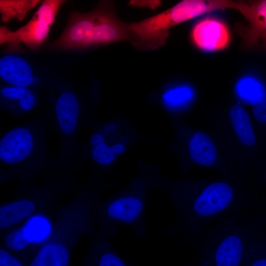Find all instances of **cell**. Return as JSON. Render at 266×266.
<instances>
[{
    "label": "cell",
    "mask_w": 266,
    "mask_h": 266,
    "mask_svg": "<svg viewBox=\"0 0 266 266\" xmlns=\"http://www.w3.org/2000/svg\"><path fill=\"white\" fill-rule=\"evenodd\" d=\"M55 131L47 113L35 117L0 133L1 181L17 178L20 185L33 184L38 176L60 172L58 157L52 155L47 145Z\"/></svg>",
    "instance_id": "cell-1"
},
{
    "label": "cell",
    "mask_w": 266,
    "mask_h": 266,
    "mask_svg": "<svg viewBox=\"0 0 266 266\" xmlns=\"http://www.w3.org/2000/svg\"><path fill=\"white\" fill-rule=\"evenodd\" d=\"M194 193L172 198L176 215L174 229L188 241H193L207 223L243 215L246 209L258 205L225 182L209 184Z\"/></svg>",
    "instance_id": "cell-2"
},
{
    "label": "cell",
    "mask_w": 266,
    "mask_h": 266,
    "mask_svg": "<svg viewBox=\"0 0 266 266\" xmlns=\"http://www.w3.org/2000/svg\"><path fill=\"white\" fill-rule=\"evenodd\" d=\"M97 196L82 188L59 211L50 232L39 245L28 266H68L73 248L81 238L92 232L95 222Z\"/></svg>",
    "instance_id": "cell-3"
},
{
    "label": "cell",
    "mask_w": 266,
    "mask_h": 266,
    "mask_svg": "<svg viewBox=\"0 0 266 266\" xmlns=\"http://www.w3.org/2000/svg\"><path fill=\"white\" fill-rule=\"evenodd\" d=\"M257 218L233 216L204 228L195 238L199 266H243Z\"/></svg>",
    "instance_id": "cell-4"
},
{
    "label": "cell",
    "mask_w": 266,
    "mask_h": 266,
    "mask_svg": "<svg viewBox=\"0 0 266 266\" xmlns=\"http://www.w3.org/2000/svg\"><path fill=\"white\" fill-rule=\"evenodd\" d=\"M131 39L128 25L118 19L110 2L104 1L89 13H72L64 31L52 46L73 50Z\"/></svg>",
    "instance_id": "cell-5"
},
{
    "label": "cell",
    "mask_w": 266,
    "mask_h": 266,
    "mask_svg": "<svg viewBox=\"0 0 266 266\" xmlns=\"http://www.w3.org/2000/svg\"><path fill=\"white\" fill-rule=\"evenodd\" d=\"M239 1L229 0H184L151 17L128 25L133 46L139 50L156 49L164 45L170 28L213 11L237 9Z\"/></svg>",
    "instance_id": "cell-6"
},
{
    "label": "cell",
    "mask_w": 266,
    "mask_h": 266,
    "mask_svg": "<svg viewBox=\"0 0 266 266\" xmlns=\"http://www.w3.org/2000/svg\"><path fill=\"white\" fill-rule=\"evenodd\" d=\"M144 198L141 196L123 195L97 203L94 211L100 233L106 236L116 233L118 226L130 225L138 236H143L148 228L145 223Z\"/></svg>",
    "instance_id": "cell-7"
},
{
    "label": "cell",
    "mask_w": 266,
    "mask_h": 266,
    "mask_svg": "<svg viewBox=\"0 0 266 266\" xmlns=\"http://www.w3.org/2000/svg\"><path fill=\"white\" fill-rule=\"evenodd\" d=\"M21 197L0 207V228L7 229L32 216L38 204L50 201L64 193V187L58 178L48 180L40 186L21 185Z\"/></svg>",
    "instance_id": "cell-8"
},
{
    "label": "cell",
    "mask_w": 266,
    "mask_h": 266,
    "mask_svg": "<svg viewBox=\"0 0 266 266\" xmlns=\"http://www.w3.org/2000/svg\"><path fill=\"white\" fill-rule=\"evenodd\" d=\"M65 2L63 0H45L25 26L15 31L0 27V44L23 43L33 51L38 49L45 40L57 13Z\"/></svg>",
    "instance_id": "cell-9"
},
{
    "label": "cell",
    "mask_w": 266,
    "mask_h": 266,
    "mask_svg": "<svg viewBox=\"0 0 266 266\" xmlns=\"http://www.w3.org/2000/svg\"><path fill=\"white\" fill-rule=\"evenodd\" d=\"M238 11L246 19V24L237 28L245 42L266 49V0L242 2Z\"/></svg>",
    "instance_id": "cell-10"
},
{
    "label": "cell",
    "mask_w": 266,
    "mask_h": 266,
    "mask_svg": "<svg viewBox=\"0 0 266 266\" xmlns=\"http://www.w3.org/2000/svg\"><path fill=\"white\" fill-rule=\"evenodd\" d=\"M192 34L193 40L198 47L209 51L224 48L229 38L225 25L211 19L198 23L193 28Z\"/></svg>",
    "instance_id": "cell-11"
},
{
    "label": "cell",
    "mask_w": 266,
    "mask_h": 266,
    "mask_svg": "<svg viewBox=\"0 0 266 266\" xmlns=\"http://www.w3.org/2000/svg\"><path fill=\"white\" fill-rule=\"evenodd\" d=\"M1 108L16 117L31 112L38 103L34 90L28 88L7 86L0 89Z\"/></svg>",
    "instance_id": "cell-12"
},
{
    "label": "cell",
    "mask_w": 266,
    "mask_h": 266,
    "mask_svg": "<svg viewBox=\"0 0 266 266\" xmlns=\"http://www.w3.org/2000/svg\"><path fill=\"white\" fill-rule=\"evenodd\" d=\"M0 76L10 86L29 88L36 85L30 65L22 58L5 55L0 60Z\"/></svg>",
    "instance_id": "cell-13"
},
{
    "label": "cell",
    "mask_w": 266,
    "mask_h": 266,
    "mask_svg": "<svg viewBox=\"0 0 266 266\" xmlns=\"http://www.w3.org/2000/svg\"><path fill=\"white\" fill-rule=\"evenodd\" d=\"M81 266H133L112 247L105 235L96 236Z\"/></svg>",
    "instance_id": "cell-14"
},
{
    "label": "cell",
    "mask_w": 266,
    "mask_h": 266,
    "mask_svg": "<svg viewBox=\"0 0 266 266\" xmlns=\"http://www.w3.org/2000/svg\"><path fill=\"white\" fill-rule=\"evenodd\" d=\"M189 151L191 157L198 164L212 166L216 156L215 146L210 138L204 133L198 131L189 139Z\"/></svg>",
    "instance_id": "cell-15"
},
{
    "label": "cell",
    "mask_w": 266,
    "mask_h": 266,
    "mask_svg": "<svg viewBox=\"0 0 266 266\" xmlns=\"http://www.w3.org/2000/svg\"><path fill=\"white\" fill-rule=\"evenodd\" d=\"M33 241L28 231V225H23L7 233L4 239V248L28 264L30 260V245Z\"/></svg>",
    "instance_id": "cell-16"
},
{
    "label": "cell",
    "mask_w": 266,
    "mask_h": 266,
    "mask_svg": "<svg viewBox=\"0 0 266 266\" xmlns=\"http://www.w3.org/2000/svg\"><path fill=\"white\" fill-rule=\"evenodd\" d=\"M243 266H266V230L258 219Z\"/></svg>",
    "instance_id": "cell-17"
},
{
    "label": "cell",
    "mask_w": 266,
    "mask_h": 266,
    "mask_svg": "<svg viewBox=\"0 0 266 266\" xmlns=\"http://www.w3.org/2000/svg\"><path fill=\"white\" fill-rule=\"evenodd\" d=\"M230 118L241 142L247 146L254 144L256 136L247 112L240 105L234 104L230 109Z\"/></svg>",
    "instance_id": "cell-18"
},
{
    "label": "cell",
    "mask_w": 266,
    "mask_h": 266,
    "mask_svg": "<svg viewBox=\"0 0 266 266\" xmlns=\"http://www.w3.org/2000/svg\"><path fill=\"white\" fill-rule=\"evenodd\" d=\"M39 1V0H0L1 21L6 23L12 19L23 20L28 11Z\"/></svg>",
    "instance_id": "cell-19"
},
{
    "label": "cell",
    "mask_w": 266,
    "mask_h": 266,
    "mask_svg": "<svg viewBox=\"0 0 266 266\" xmlns=\"http://www.w3.org/2000/svg\"><path fill=\"white\" fill-rule=\"evenodd\" d=\"M237 89L239 95L252 105L266 95L264 86L259 81L251 77H246L239 81Z\"/></svg>",
    "instance_id": "cell-20"
},
{
    "label": "cell",
    "mask_w": 266,
    "mask_h": 266,
    "mask_svg": "<svg viewBox=\"0 0 266 266\" xmlns=\"http://www.w3.org/2000/svg\"><path fill=\"white\" fill-rule=\"evenodd\" d=\"M91 155L93 160L101 165H107L111 164L115 160V153L111 147L105 143L102 145L92 147Z\"/></svg>",
    "instance_id": "cell-21"
},
{
    "label": "cell",
    "mask_w": 266,
    "mask_h": 266,
    "mask_svg": "<svg viewBox=\"0 0 266 266\" xmlns=\"http://www.w3.org/2000/svg\"><path fill=\"white\" fill-rule=\"evenodd\" d=\"M192 92L188 88L180 87L168 90L163 95L164 99L169 103H180L189 99Z\"/></svg>",
    "instance_id": "cell-22"
},
{
    "label": "cell",
    "mask_w": 266,
    "mask_h": 266,
    "mask_svg": "<svg viewBox=\"0 0 266 266\" xmlns=\"http://www.w3.org/2000/svg\"><path fill=\"white\" fill-rule=\"evenodd\" d=\"M28 231L34 240H39L41 239H44L49 233L47 232L48 229L44 220L36 218L31 220L28 224Z\"/></svg>",
    "instance_id": "cell-23"
},
{
    "label": "cell",
    "mask_w": 266,
    "mask_h": 266,
    "mask_svg": "<svg viewBox=\"0 0 266 266\" xmlns=\"http://www.w3.org/2000/svg\"><path fill=\"white\" fill-rule=\"evenodd\" d=\"M0 266H28L23 260L3 247L0 249Z\"/></svg>",
    "instance_id": "cell-24"
},
{
    "label": "cell",
    "mask_w": 266,
    "mask_h": 266,
    "mask_svg": "<svg viewBox=\"0 0 266 266\" xmlns=\"http://www.w3.org/2000/svg\"><path fill=\"white\" fill-rule=\"evenodd\" d=\"M254 118L261 124L266 123V95L256 103L252 105Z\"/></svg>",
    "instance_id": "cell-25"
},
{
    "label": "cell",
    "mask_w": 266,
    "mask_h": 266,
    "mask_svg": "<svg viewBox=\"0 0 266 266\" xmlns=\"http://www.w3.org/2000/svg\"><path fill=\"white\" fill-rule=\"evenodd\" d=\"M261 208H262V212L258 217L259 221L261 223L264 225H266V202L264 203H260L259 206Z\"/></svg>",
    "instance_id": "cell-26"
},
{
    "label": "cell",
    "mask_w": 266,
    "mask_h": 266,
    "mask_svg": "<svg viewBox=\"0 0 266 266\" xmlns=\"http://www.w3.org/2000/svg\"><path fill=\"white\" fill-rule=\"evenodd\" d=\"M111 148L114 153L118 155L123 153L125 150V146L121 144H114L111 147Z\"/></svg>",
    "instance_id": "cell-27"
}]
</instances>
